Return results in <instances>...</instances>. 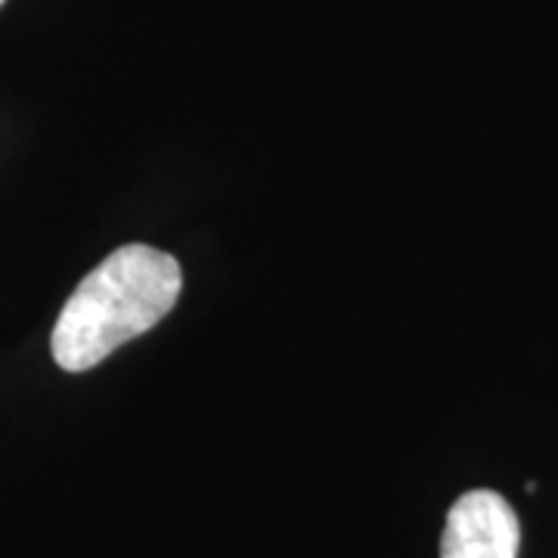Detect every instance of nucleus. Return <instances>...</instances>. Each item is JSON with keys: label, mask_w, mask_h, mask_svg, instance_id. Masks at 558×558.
Returning <instances> with one entry per match:
<instances>
[{"label": "nucleus", "mask_w": 558, "mask_h": 558, "mask_svg": "<svg viewBox=\"0 0 558 558\" xmlns=\"http://www.w3.org/2000/svg\"><path fill=\"white\" fill-rule=\"evenodd\" d=\"M519 515L497 490L462 494L440 534V558H519Z\"/></svg>", "instance_id": "f03ea898"}, {"label": "nucleus", "mask_w": 558, "mask_h": 558, "mask_svg": "<svg viewBox=\"0 0 558 558\" xmlns=\"http://www.w3.org/2000/svg\"><path fill=\"white\" fill-rule=\"evenodd\" d=\"M183 274L174 255L153 245H121L81 279L62 304L50 351L65 373H84L124 341L149 332L178 304Z\"/></svg>", "instance_id": "f257e3e1"}, {"label": "nucleus", "mask_w": 558, "mask_h": 558, "mask_svg": "<svg viewBox=\"0 0 558 558\" xmlns=\"http://www.w3.org/2000/svg\"><path fill=\"white\" fill-rule=\"evenodd\" d=\"M0 3H3V0H0Z\"/></svg>", "instance_id": "7ed1b4c3"}]
</instances>
